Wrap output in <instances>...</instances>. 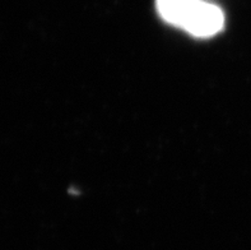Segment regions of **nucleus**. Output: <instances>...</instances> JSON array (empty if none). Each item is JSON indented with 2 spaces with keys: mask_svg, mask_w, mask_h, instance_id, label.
I'll use <instances>...</instances> for the list:
<instances>
[{
  "mask_svg": "<svg viewBox=\"0 0 251 250\" xmlns=\"http://www.w3.org/2000/svg\"><path fill=\"white\" fill-rule=\"evenodd\" d=\"M156 3L163 21L184 29L199 0H157Z\"/></svg>",
  "mask_w": 251,
  "mask_h": 250,
  "instance_id": "nucleus-2",
  "label": "nucleus"
},
{
  "mask_svg": "<svg viewBox=\"0 0 251 250\" xmlns=\"http://www.w3.org/2000/svg\"><path fill=\"white\" fill-rule=\"evenodd\" d=\"M225 25V16L221 8L201 0L189 19L185 31L195 37L208 38L217 35Z\"/></svg>",
  "mask_w": 251,
  "mask_h": 250,
  "instance_id": "nucleus-1",
  "label": "nucleus"
}]
</instances>
